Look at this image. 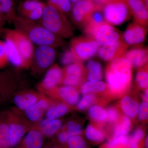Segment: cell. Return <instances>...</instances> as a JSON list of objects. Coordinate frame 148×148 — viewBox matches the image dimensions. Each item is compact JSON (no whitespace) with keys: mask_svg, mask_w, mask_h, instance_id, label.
I'll use <instances>...</instances> for the list:
<instances>
[{"mask_svg":"<svg viewBox=\"0 0 148 148\" xmlns=\"http://www.w3.org/2000/svg\"><path fill=\"white\" fill-rule=\"evenodd\" d=\"M128 138L127 135H121L113 138L110 140L107 145L108 148H116L118 146L127 145Z\"/></svg>","mask_w":148,"mask_h":148,"instance_id":"cell-40","label":"cell"},{"mask_svg":"<svg viewBox=\"0 0 148 148\" xmlns=\"http://www.w3.org/2000/svg\"><path fill=\"white\" fill-rule=\"evenodd\" d=\"M131 123L130 119L127 116H124L121 123L117 125L114 130L113 138L127 135L131 128Z\"/></svg>","mask_w":148,"mask_h":148,"instance_id":"cell-30","label":"cell"},{"mask_svg":"<svg viewBox=\"0 0 148 148\" xmlns=\"http://www.w3.org/2000/svg\"><path fill=\"white\" fill-rule=\"evenodd\" d=\"M49 5L54 7L64 14L69 13L71 9V3L70 0H50Z\"/></svg>","mask_w":148,"mask_h":148,"instance_id":"cell-35","label":"cell"},{"mask_svg":"<svg viewBox=\"0 0 148 148\" xmlns=\"http://www.w3.org/2000/svg\"><path fill=\"white\" fill-rule=\"evenodd\" d=\"M39 22L46 29L62 38H70L74 35V28L63 13L54 7H44Z\"/></svg>","mask_w":148,"mask_h":148,"instance_id":"cell-3","label":"cell"},{"mask_svg":"<svg viewBox=\"0 0 148 148\" xmlns=\"http://www.w3.org/2000/svg\"><path fill=\"white\" fill-rule=\"evenodd\" d=\"M89 114L92 119L100 122L106 121L108 119L107 111L99 106H91L89 110Z\"/></svg>","mask_w":148,"mask_h":148,"instance_id":"cell-31","label":"cell"},{"mask_svg":"<svg viewBox=\"0 0 148 148\" xmlns=\"http://www.w3.org/2000/svg\"><path fill=\"white\" fill-rule=\"evenodd\" d=\"M3 36L5 39L9 62L17 68H28L29 65L22 57L14 43L8 37Z\"/></svg>","mask_w":148,"mask_h":148,"instance_id":"cell-17","label":"cell"},{"mask_svg":"<svg viewBox=\"0 0 148 148\" xmlns=\"http://www.w3.org/2000/svg\"><path fill=\"white\" fill-rule=\"evenodd\" d=\"M85 135L88 140L95 143H101L104 139L103 132L91 125H88L86 127Z\"/></svg>","mask_w":148,"mask_h":148,"instance_id":"cell-32","label":"cell"},{"mask_svg":"<svg viewBox=\"0 0 148 148\" xmlns=\"http://www.w3.org/2000/svg\"><path fill=\"white\" fill-rule=\"evenodd\" d=\"M48 107V102L45 99L38 100L34 105L26 109V116L31 121H38L41 118Z\"/></svg>","mask_w":148,"mask_h":148,"instance_id":"cell-19","label":"cell"},{"mask_svg":"<svg viewBox=\"0 0 148 148\" xmlns=\"http://www.w3.org/2000/svg\"><path fill=\"white\" fill-rule=\"evenodd\" d=\"M63 77V70L56 64L47 71L40 86L44 90H53L62 82Z\"/></svg>","mask_w":148,"mask_h":148,"instance_id":"cell-15","label":"cell"},{"mask_svg":"<svg viewBox=\"0 0 148 148\" xmlns=\"http://www.w3.org/2000/svg\"><path fill=\"white\" fill-rule=\"evenodd\" d=\"M51 148H60L59 147H57V146H53V147H51Z\"/></svg>","mask_w":148,"mask_h":148,"instance_id":"cell-50","label":"cell"},{"mask_svg":"<svg viewBox=\"0 0 148 148\" xmlns=\"http://www.w3.org/2000/svg\"><path fill=\"white\" fill-rule=\"evenodd\" d=\"M147 64L138 71L136 76V82L139 87L142 89H147L148 73Z\"/></svg>","mask_w":148,"mask_h":148,"instance_id":"cell-33","label":"cell"},{"mask_svg":"<svg viewBox=\"0 0 148 148\" xmlns=\"http://www.w3.org/2000/svg\"><path fill=\"white\" fill-rule=\"evenodd\" d=\"M74 136L75 135L73 133L66 130L60 132L57 136V139L58 142L61 144H65L67 143L70 138Z\"/></svg>","mask_w":148,"mask_h":148,"instance_id":"cell-45","label":"cell"},{"mask_svg":"<svg viewBox=\"0 0 148 148\" xmlns=\"http://www.w3.org/2000/svg\"><path fill=\"white\" fill-rule=\"evenodd\" d=\"M44 7L41 3L35 0L26 1L22 5L23 16L21 17L37 22L40 20Z\"/></svg>","mask_w":148,"mask_h":148,"instance_id":"cell-16","label":"cell"},{"mask_svg":"<svg viewBox=\"0 0 148 148\" xmlns=\"http://www.w3.org/2000/svg\"><path fill=\"white\" fill-rule=\"evenodd\" d=\"M58 95L65 102L71 106H75L78 103L79 94L77 90L73 86H64L58 89Z\"/></svg>","mask_w":148,"mask_h":148,"instance_id":"cell-20","label":"cell"},{"mask_svg":"<svg viewBox=\"0 0 148 148\" xmlns=\"http://www.w3.org/2000/svg\"><path fill=\"white\" fill-rule=\"evenodd\" d=\"M87 78L89 82L100 81L103 77L102 67L99 62L90 60L86 65Z\"/></svg>","mask_w":148,"mask_h":148,"instance_id":"cell-25","label":"cell"},{"mask_svg":"<svg viewBox=\"0 0 148 148\" xmlns=\"http://www.w3.org/2000/svg\"><path fill=\"white\" fill-rule=\"evenodd\" d=\"M121 107L125 115L129 118H134L138 114L139 103L128 96H125L121 101Z\"/></svg>","mask_w":148,"mask_h":148,"instance_id":"cell-23","label":"cell"},{"mask_svg":"<svg viewBox=\"0 0 148 148\" xmlns=\"http://www.w3.org/2000/svg\"><path fill=\"white\" fill-rule=\"evenodd\" d=\"M67 148H88L84 139L79 135L73 136L67 143Z\"/></svg>","mask_w":148,"mask_h":148,"instance_id":"cell-38","label":"cell"},{"mask_svg":"<svg viewBox=\"0 0 148 148\" xmlns=\"http://www.w3.org/2000/svg\"><path fill=\"white\" fill-rule=\"evenodd\" d=\"M38 101V96L32 93L17 95L14 99V104L21 110H26L34 105Z\"/></svg>","mask_w":148,"mask_h":148,"instance_id":"cell-26","label":"cell"},{"mask_svg":"<svg viewBox=\"0 0 148 148\" xmlns=\"http://www.w3.org/2000/svg\"><path fill=\"white\" fill-rule=\"evenodd\" d=\"M94 39L100 46L112 45L123 39L122 34L119 30L107 22L99 27Z\"/></svg>","mask_w":148,"mask_h":148,"instance_id":"cell-9","label":"cell"},{"mask_svg":"<svg viewBox=\"0 0 148 148\" xmlns=\"http://www.w3.org/2000/svg\"><path fill=\"white\" fill-rule=\"evenodd\" d=\"M135 22L143 27H148V8L142 0H126Z\"/></svg>","mask_w":148,"mask_h":148,"instance_id":"cell-13","label":"cell"},{"mask_svg":"<svg viewBox=\"0 0 148 148\" xmlns=\"http://www.w3.org/2000/svg\"><path fill=\"white\" fill-rule=\"evenodd\" d=\"M12 24L15 29L26 35L33 44L56 48L64 46V39L49 32L38 22L16 16Z\"/></svg>","mask_w":148,"mask_h":148,"instance_id":"cell-1","label":"cell"},{"mask_svg":"<svg viewBox=\"0 0 148 148\" xmlns=\"http://www.w3.org/2000/svg\"><path fill=\"white\" fill-rule=\"evenodd\" d=\"M148 89H146L143 95V98L145 100V102H148Z\"/></svg>","mask_w":148,"mask_h":148,"instance_id":"cell-46","label":"cell"},{"mask_svg":"<svg viewBox=\"0 0 148 148\" xmlns=\"http://www.w3.org/2000/svg\"><path fill=\"white\" fill-rule=\"evenodd\" d=\"M55 48L48 46H38L34 51L33 60L36 66L43 70L52 65L56 57Z\"/></svg>","mask_w":148,"mask_h":148,"instance_id":"cell-10","label":"cell"},{"mask_svg":"<svg viewBox=\"0 0 148 148\" xmlns=\"http://www.w3.org/2000/svg\"><path fill=\"white\" fill-rule=\"evenodd\" d=\"M123 57L135 68H142L148 64L147 48H137L126 51Z\"/></svg>","mask_w":148,"mask_h":148,"instance_id":"cell-18","label":"cell"},{"mask_svg":"<svg viewBox=\"0 0 148 148\" xmlns=\"http://www.w3.org/2000/svg\"><path fill=\"white\" fill-rule=\"evenodd\" d=\"M94 10L83 28L88 36L94 38L97 30L103 23L106 22L103 12V8L95 5Z\"/></svg>","mask_w":148,"mask_h":148,"instance_id":"cell-14","label":"cell"},{"mask_svg":"<svg viewBox=\"0 0 148 148\" xmlns=\"http://www.w3.org/2000/svg\"><path fill=\"white\" fill-rule=\"evenodd\" d=\"M129 46L123 39L110 45L101 46L98 51L100 58L105 61H111L115 58L123 57Z\"/></svg>","mask_w":148,"mask_h":148,"instance_id":"cell-12","label":"cell"},{"mask_svg":"<svg viewBox=\"0 0 148 148\" xmlns=\"http://www.w3.org/2000/svg\"><path fill=\"white\" fill-rule=\"evenodd\" d=\"M0 145L3 148L10 147L9 126L5 124H0Z\"/></svg>","mask_w":148,"mask_h":148,"instance_id":"cell-36","label":"cell"},{"mask_svg":"<svg viewBox=\"0 0 148 148\" xmlns=\"http://www.w3.org/2000/svg\"><path fill=\"white\" fill-rule=\"evenodd\" d=\"M9 63L4 41L0 40V68Z\"/></svg>","mask_w":148,"mask_h":148,"instance_id":"cell-41","label":"cell"},{"mask_svg":"<svg viewBox=\"0 0 148 148\" xmlns=\"http://www.w3.org/2000/svg\"><path fill=\"white\" fill-rule=\"evenodd\" d=\"M73 3H76L77 2L79 1H81V0H70Z\"/></svg>","mask_w":148,"mask_h":148,"instance_id":"cell-49","label":"cell"},{"mask_svg":"<svg viewBox=\"0 0 148 148\" xmlns=\"http://www.w3.org/2000/svg\"></svg>","mask_w":148,"mask_h":148,"instance_id":"cell-53","label":"cell"},{"mask_svg":"<svg viewBox=\"0 0 148 148\" xmlns=\"http://www.w3.org/2000/svg\"><path fill=\"white\" fill-rule=\"evenodd\" d=\"M145 132L143 129L138 128L132 133L128 138L127 145L129 148H140L139 143L145 136Z\"/></svg>","mask_w":148,"mask_h":148,"instance_id":"cell-34","label":"cell"},{"mask_svg":"<svg viewBox=\"0 0 148 148\" xmlns=\"http://www.w3.org/2000/svg\"><path fill=\"white\" fill-rule=\"evenodd\" d=\"M12 0H0V16L3 21L12 24L16 16L13 12Z\"/></svg>","mask_w":148,"mask_h":148,"instance_id":"cell-24","label":"cell"},{"mask_svg":"<svg viewBox=\"0 0 148 148\" xmlns=\"http://www.w3.org/2000/svg\"><path fill=\"white\" fill-rule=\"evenodd\" d=\"M61 124L62 122L60 120L47 118L40 123V131L43 135L47 137H51L59 130Z\"/></svg>","mask_w":148,"mask_h":148,"instance_id":"cell-22","label":"cell"},{"mask_svg":"<svg viewBox=\"0 0 148 148\" xmlns=\"http://www.w3.org/2000/svg\"><path fill=\"white\" fill-rule=\"evenodd\" d=\"M63 71L62 83L67 86H77L83 82L86 72L82 62L79 61L66 66Z\"/></svg>","mask_w":148,"mask_h":148,"instance_id":"cell-7","label":"cell"},{"mask_svg":"<svg viewBox=\"0 0 148 148\" xmlns=\"http://www.w3.org/2000/svg\"><path fill=\"white\" fill-rule=\"evenodd\" d=\"M68 111V106L66 104L61 103L51 107L48 110L46 115L48 119H56L64 116Z\"/></svg>","mask_w":148,"mask_h":148,"instance_id":"cell-29","label":"cell"},{"mask_svg":"<svg viewBox=\"0 0 148 148\" xmlns=\"http://www.w3.org/2000/svg\"><path fill=\"white\" fill-rule=\"evenodd\" d=\"M103 12L106 22L112 25L124 23L131 15L126 0H108Z\"/></svg>","mask_w":148,"mask_h":148,"instance_id":"cell-4","label":"cell"},{"mask_svg":"<svg viewBox=\"0 0 148 148\" xmlns=\"http://www.w3.org/2000/svg\"><path fill=\"white\" fill-rule=\"evenodd\" d=\"M60 61L61 64L66 66H69L71 64L79 61L77 59L70 49L65 50L62 53L60 58Z\"/></svg>","mask_w":148,"mask_h":148,"instance_id":"cell-39","label":"cell"},{"mask_svg":"<svg viewBox=\"0 0 148 148\" xmlns=\"http://www.w3.org/2000/svg\"><path fill=\"white\" fill-rule=\"evenodd\" d=\"M138 119L140 121H145L148 119V102H143L139 107L138 112Z\"/></svg>","mask_w":148,"mask_h":148,"instance_id":"cell-42","label":"cell"},{"mask_svg":"<svg viewBox=\"0 0 148 148\" xmlns=\"http://www.w3.org/2000/svg\"><path fill=\"white\" fill-rule=\"evenodd\" d=\"M3 19H2L1 17L0 16V30L1 29L3 24Z\"/></svg>","mask_w":148,"mask_h":148,"instance_id":"cell-48","label":"cell"},{"mask_svg":"<svg viewBox=\"0 0 148 148\" xmlns=\"http://www.w3.org/2000/svg\"><path fill=\"white\" fill-rule=\"evenodd\" d=\"M95 6L92 0H81L75 3L72 9L74 24L77 27L83 28Z\"/></svg>","mask_w":148,"mask_h":148,"instance_id":"cell-8","label":"cell"},{"mask_svg":"<svg viewBox=\"0 0 148 148\" xmlns=\"http://www.w3.org/2000/svg\"><path fill=\"white\" fill-rule=\"evenodd\" d=\"M106 84L103 82H88L85 83L81 87V92L84 95L102 92L106 90Z\"/></svg>","mask_w":148,"mask_h":148,"instance_id":"cell-28","label":"cell"},{"mask_svg":"<svg viewBox=\"0 0 148 148\" xmlns=\"http://www.w3.org/2000/svg\"><path fill=\"white\" fill-rule=\"evenodd\" d=\"M148 135L147 136V137H146V140H145V146L146 148H148Z\"/></svg>","mask_w":148,"mask_h":148,"instance_id":"cell-47","label":"cell"},{"mask_svg":"<svg viewBox=\"0 0 148 148\" xmlns=\"http://www.w3.org/2000/svg\"><path fill=\"white\" fill-rule=\"evenodd\" d=\"M67 130L73 133L74 135H79L82 132V127L79 124L73 121H69L66 125Z\"/></svg>","mask_w":148,"mask_h":148,"instance_id":"cell-43","label":"cell"},{"mask_svg":"<svg viewBox=\"0 0 148 148\" xmlns=\"http://www.w3.org/2000/svg\"><path fill=\"white\" fill-rule=\"evenodd\" d=\"M2 33L13 41L24 60L30 66L33 60L34 49L33 43L28 37L16 29H5Z\"/></svg>","mask_w":148,"mask_h":148,"instance_id":"cell-6","label":"cell"},{"mask_svg":"<svg viewBox=\"0 0 148 148\" xmlns=\"http://www.w3.org/2000/svg\"><path fill=\"white\" fill-rule=\"evenodd\" d=\"M100 47L91 37L79 36L71 40L70 49L79 61L82 62L94 56Z\"/></svg>","mask_w":148,"mask_h":148,"instance_id":"cell-5","label":"cell"},{"mask_svg":"<svg viewBox=\"0 0 148 148\" xmlns=\"http://www.w3.org/2000/svg\"><path fill=\"white\" fill-rule=\"evenodd\" d=\"M42 148H46V147H42Z\"/></svg>","mask_w":148,"mask_h":148,"instance_id":"cell-52","label":"cell"},{"mask_svg":"<svg viewBox=\"0 0 148 148\" xmlns=\"http://www.w3.org/2000/svg\"><path fill=\"white\" fill-rule=\"evenodd\" d=\"M147 28L134 22L128 25L123 35V38L128 46H138L145 42Z\"/></svg>","mask_w":148,"mask_h":148,"instance_id":"cell-11","label":"cell"},{"mask_svg":"<svg viewBox=\"0 0 148 148\" xmlns=\"http://www.w3.org/2000/svg\"><path fill=\"white\" fill-rule=\"evenodd\" d=\"M96 97L92 94H86L77 104V108L81 110H86L95 103Z\"/></svg>","mask_w":148,"mask_h":148,"instance_id":"cell-37","label":"cell"},{"mask_svg":"<svg viewBox=\"0 0 148 148\" xmlns=\"http://www.w3.org/2000/svg\"><path fill=\"white\" fill-rule=\"evenodd\" d=\"M108 119L112 123L116 122L119 117V113L116 109L114 107H110L107 111Z\"/></svg>","mask_w":148,"mask_h":148,"instance_id":"cell-44","label":"cell"},{"mask_svg":"<svg viewBox=\"0 0 148 148\" xmlns=\"http://www.w3.org/2000/svg\"><path fill=\"white\" fill-rule=\"evenodd\" d=\"M106 80L112 92H123L128 88L132 79V66L123 57L114 59L109 63L106 71Z\"/></svg>","mask_w":148,"mask_h":148,"instance_id":"cell-2","label":"cell"},{"mask_svg":"<svg viewBox=\"0 0 148 148\" xmlns=\"http://www.w3.org/2000/svg\"><path fill=\"white\" fill-rule=\"evenodd\" d=\"M26 132L25 127L21 124L12 123L9 126L10 147L16 145Z\"/></svg>","mask_w":148,"mask_h":148,"instance_id":"cell-27","label":"cell"},{"mask_svg":"<svg viewBox=\"0 0 148 148\" xmlns=\"http://www.w3.org/2000/svg\"><path fill=\"white\" fill-rule=\"evenodd\" d=\"M0 148H3L2 147V146H1V145H0Z\"/></svg>","mask_w":148,"mask_h":148,"instance_id":"cell-51","label":"cell"},{"mask_svg":"<svg viewBox=\"0 0 148 148\" xmlns=\"http://www.w3.org/2000/svg\"><path fill=\"white\" fill-rule=\"evenodd\" d=\"M43 144V138L41 132L33 130L29 131L24 138L22 148H42Z\"/></svg>","mask_w":148,"mask_h":148,"instance_id":"cell-21","label":"cell"}]
</instances>
